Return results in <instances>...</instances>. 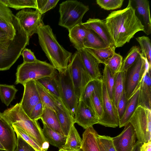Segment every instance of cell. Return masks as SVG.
Wrapping results in <instances>:
<instances>
[{
  "label": "cell",
  "instance_id": "obj_40",
  "mask_svg": "<svg viewBox=\"0 0 151 151\" xmlns=\"http://www.w3.org/2000/svg\"><path fill=\"white\" fill-rule=\"evenodd\" d=\"M122 59L121 55L115 52L104 63L109 68L112 76L116 75L119 72L122 65Z\"/></svg>",
  "mask_w": 151,
  "mask_h": 151
},
{
  "label": "cell",
  "instance_id": "obj_52",
  "mask_svg": "<svg viewBox=\"0 0 151 151\" xmlns=\"http://www.w3.org/2000/svg\"><path fill=\"white\" fill-rule=\"evenodd\" d=\"M142 144L139 143L137 140L135 145L131 151H140V147Z\"/></svg>",
  "mask_w": 151,
  "mask_h": 151
},
{
  "label": "cell",
  "instance_id": "obj_3",
  "mask_svg": "<svg viewBox=\"0 0 151 151\" xmlns=\"http://www.w3.org/2000/svg\"><path fill=\"white\" fill-rule=\"evenodd\" d=\"M2 114L10 124L15 125L28 133L47 151L49 143L43 134L42 129L37 121L31 119L26 114L20 103L5 110Z\"/></svg>",
  "mask_w": 151,
  "mask_h": 151
},
{
  "label": "cell",
  "instance_id": "obj_39",
  "mask_svg": "<svg viewBox=\"0 0 151 151\" xmlns=\"http://www.w3.org/2000/svg\"><path fill=\"white\" fill-rule=\"evenodd\" d=\"M101 82L102 78L100 80H92L90 81L86 86L81 98L80 100H82L93 108L91 100V95L93 91Z\"/></svg>",
  "mask_w": 151,
  "mask_h": 151
},
{
  "label": "cell",
  "instance_id": "obj_24",
  "mask_svg": "<svg viewBox=\"0 0 151 151\" xmlns=\"http://www.w3.org/2000/svg\"><path fill=\"white\" fill-rule=\"evenodd\" d=\"M42 122V132L49 143L59 149H62L65 144L67 136L55 131L45 123Z\"/></svg>",
  "mask_w": 151,
  "mask_h": 151
},
{
  "label": "cell",
  "instance_id": "obj_46",
  "mask_svg": "<svg viewBox=\"0 0 151 151\" xmlns=\"http://www.w3.org/2000/svg\"><path fill=\"white\" fill-rule=\"evenodd\" d=\"M97 137L106 151H116L113 143L112 137L99 134L97 135Z\"/></svg>",
  "mask_w": 151,
  "mask_h": 151
},
{
  "label": "cell",
  "instance_id": "obj_35",
  "mask_svg": "<svg viewBox=\"0 0 151 151\" xmlns=\"http://www.w3.org/2000/svg\"><path fill=\"white\" fill-rule=\"evenodd\" d=\"M17 91L14 85L0 84V98L2 102L8 106L14 99Z\"/></svg>",
  "mask_w": 151,
  "mask_h": 151
},
{
  "label": "cell",
  "instance_id": "obj_55",
  "mask_svg": "<svg viewBox=\"0 0 151 151\" xmlns=\"http://www.w3.org/2000/svg\"><path fill=\"white\" fill-rule=\"evenodd\" d=\"M66 151H82L81 149L73 150H65Z\"/></svg>",
  "mask_w": 151,
  "mask_h": 151
},
{
  "label": "cell",
  "instance_id": "obj_9",
  "mask_svg": "<svg viewBox=\"0 0 151 151\" xmlns=\"http://www.w3.org/2000/svg\"><path fill=\"white\" fill-rule=\"evenodd\" d=\"M57 78L61 100L74 117L79 99L76 95L68 67L63 71L58 72Z\"/></svg>",
  "mask_w": 151,
  "mask_h": 151
},
{
  "label": "cell",
  "instance_id": "obj_25",
  "mask_svg": "<svg viewBox=\"0 0 151 151\" xmlns=\"http://www.w3.org/2000/svg\"><path fill=\"white\" fill-rule=\"evenodd\" d=\"M139 87L128 100L124 113L119 120L120 128L124 127L129 123L131 117L139 106Z\"/></svg>",
  "mask_w": 151,
  "mask_h": 151
},
{
  "label": "cell",
  "instance_id": "obj_14",
  "mask_svg": "<svg viewBox=\"0 0 151 151\" xmlns=\"http://www.w3.org/2000/svg\"><path fill=\"white\" fill-rule=\"evenodd\" d=\"M124 127L119 134L112 137L116 151H131L137 141L136 134L132 124L129 122Z\"/></svg>",
  "mask_w": 151,
  "mask_h": 151
},
{
  "label": "cell",
  "instance_id": "obj_26",
  "mask_svg": "<svg viewBox=\"0 0 151 151\" xmlns=\"http://www.w3.org/2000/svg\"><path fill=\"white\" fill-rule=\"evenodd\" d=\"M35 81L41 101L44 107L50 109L55 112L57 101L60 99L55 96L37 81Z\"/></svg>",
  "mask_w": 151,
  "mask_h": 151
},
{
  "label": "cell",
  "instance_id": "obj_27",
  "mask_svg": "<svg viewBox=\"0 0 151 151\" xmlns=\"http://www.w3.org/2000/svg\"><path fill=\"white\" fill-rule=\"evenodd\" d=\"M40 119L42 122L45 123L51 129L64 134L58 118L54 111L48 108L44 107L43 113Z\"/></svg>",
  "mask_w": 151,
  "mask_h": 151
},
{
  "label": "cell",
  "instance_id": "obj_32",
  "mask_svg": "<svg viewBox=\"0 0 151 151\" xmlns=\"http://www.w3.org/2000/svg\"><path fill=\"white\" fill-rule=\"evenodd\" d=\"M57 73L58 71L52 76L43 78L37 81L55 96L61 100Z\"/></svg>",
  "mask_w": 151,
  "mask_h": 151
},
{
  "label": "cell",
  "instance_id": "obj_6",
  "mask_svg": "<svg viewBox=\"0 0 151 151\" xmlns=\"http://www.w3.org/2000/svg\"><path fill=\"white\" fill-rule=\"evenodd\" d=\"M89 7L76 0H69L59 5L60 17L58 25L69 31L82 23V19Z\"/></svg>",
  "mask_w": 151,
  "mask_h": 151
},
{
  "label": "cell",
  "instance_id": "obj_29",
  "mask_svg": "<svg viewBox=\"0 0 151 151\" xmlns=\"http://www.w3.org/2000/svg\"><path fill=\"white\" fill-rule=\"evenodd\" d=\"M100 63L104 64L111 58L115 52L116 47L114 45L106 47L100 49L85 48Z\"/></svg>",
  "mask_w": 151,
  "mask_h": 151
},
{
  "label": "cell",
  "instance_id": "obj_42",
  "mask_svg": "<svg viewBox=\"0 0 151 151\" xmlns=\"http://www.w3.org/2000/svg\"><path fill=\"white\" fill-rule=\"evenodd\" d=\"M96 3L101 8L107 10H112L120 8L123 0H97Z\"/></svg>",
  "mask_w": 151,
  "mask_h": 151
},
{
  "label": "cell",
  "instance_id": "obj_10",
  "mask_svg": "<svg viewBox=\"0 0 151 151\" xmlns=\"http://www.w3.org/2000/svg\"><path fill=\"white\" fill-rule=\"evenodd\" d=\"M137 141L143 144L151 141V111L139 106L129 120Z\"/></svg>",
  "mask_w": 151,
  "mask_h": 151
},
{
  "label": "cell",
  "instance_id": "obj_33",
  "mask_svg": "<svg viewBox=\"0 0 151 151\" xmlns=\"http://www.w3.org/2000/svg\"><path fill=\"white\" fill-rule=\"evenodd\" d=\"M102 82L93 91L91 98V105L99 119L103 114Z\"/></svg>",
  "mask_w": 151,
  "mask_h": 151
},
{
  "label": "cell",
  "instance_id": "obj_36",
  "mask_svg": "<svg viewBox=\"0 0 151 151\" xmlns=\"http://www.w3.org/2000/svg\"><path fill=\"white\" fill-rule=\"evenodd\" d=\"M141 53L140 48L136 46H133L122 61L119 72L126 71L136 62Z\"/></svg>",
  "mask_w": 151,
  "mask_h": 151
},
{
  "label": "cell",
  "instance_id": "obj_18",
  "mask_svg": "<svg viewBox=\"0 0 151 151\" xmlns=\"http://www.w3.org/2000/svg\"><path fill=\"white\" fill-rule=\"evenodd\" d=\"M78 51L83 65L92 80H101L102 75L99 69V62L84 48Z\"/></svg>",
  "mask_w": 151,
  "mask_h": 151
},
{
  "label": "cell",
  "instance_id": "obj_43",
  "mask_svg": "<svg viewBox=\"0 0 151 151\" xmlns=\"http://www.w3.org/2000/svg\"><path fill=\"white\" fill-rule=\"evenodd\" d=\"M59 0H36L37 9L42 15L56 6Z\"/></svg>",
  "mask_w": 151,
  "mask_h": 151
},
{
  "label": "cell",
  "instance_id": "obj_4",
  "mask_svg": "<svg viewBox=\"0 0 151 151\" xmlns=\"http://www.w3.org/2000/svg\"><path fill=\"white\" fill-rule=\"evenodd\" d=\"M29 39L17 19L13 37L0 43V70L9 69L29 44Z\"/></svg>",
  "mask_w": 151,
  "mask_h": 151
},
{
  "label": "cell",
  "instance_id": "obj_19",
  "mask_svg": "<svg viewBox=\"0 0 151 151\" xmlns=\"http://www.w3.org/2000/svg\"><path fill=\"white\" fill-rule=\"evenodd\" d=\"M55 112L63 133L65 135L67 136L71 128L75 123L74 117L60 99L58 100L56 102Z\"/></svg>",
  "mask_w": 151,
  "mask_h": 151
},
{
  "label": "cell",
  "instance_id": "obj_23",
  "mask_svg": "<svg viewBox=\"0 0 151 151\" xmlns=\"http://www.w3.org/2000/svg\"><path fill=\"white\" fill-rule=\"evenodd\" d=\"M87 31L88 29L83 24L82 22L68 31L70 41L77 51L84 48V41Z\"/></svg>",
  "mask_w": 151,
  "mask_h": 151
},
{
  "label": "cell",
  "instance_id": "obj_51",
  "mask_svg": "<svg viewBox=\"0 0 151 151\" xmlns=\"http://www.w3.org/2000/svg\"><path fill=\"white\" fill-rule=\"evenodd\" d=\"M140 151H151V141L142 144L140 147Z\"/></svg>",
  "mask_w": 151,
  "mask_h": 151
},
{
  "label": "cell",
  "instance_id": "obj_5",
  "mask_svg": "<svg viewBox=\"0 0 151 151\" xmlns=\"http://www.w3.org/2000/svg\"><path fill=\"white\" fill-rule=\"evenodd\" d=\"M57 72L50 64L38 60L31 63H23L18 66L16 73L15 84L23 85L30 81H36L51 76Z\"/></svg>",
  "mask_w": 151,
  "mask_h": 151
},
{
  "label": "cell",
  "instance_id": "obj_41",
  "mask_svg": "<svg viewBox=\"0 0 151 151\" xmlns=\"http://www.w3.org/2000/svg\"><path fill=\"white\" fill-rule=\"evenodd\" d=\"M116 75L112 76L108 67L105 65L102 76L104 79L109 97L114 101L113 94Z\"/></svg>",
  "mask_w": 151,
  "mask_h": 151
},
{
  "label": "cell",
  "instance_id": "obj_15",
  "mask_svg": "<svg viewBox=\"0 0 151 151\" xmlns=\"http://www.w3.org/2000/svg\"><path fill=\"white\" fill-rule=\"evenodd\" d=\"M22 85L24 88V92L20 103L22 109L29 117L34 107L41 101L35 81H28Z\"/></svg>",
  "mask_w": 151,
  "mask_h": 151
},
{
  "label": "cell",
  "instance_id": "obj_7",
  "mask_svg": "<svg viewBox=\"0 0 151 151\" xmlns=\"http://www.w3.org/2000/svg\"><path fill=\"white\" fill-rule=\"evenodd\" d=\"M151 68L141 53L126 71L124 91L128 100L139 88L147 70Z\"/></svg>",
  "mask_w": 151,
  "mask_h": 151
},
{
  "label": "cell",
  "instance_id": "obj_12",
  "mask_svg": "<svg viewBox=\"0 0 151 151\" xmlns=\"http://www.w3.org/2000/svg\"><path fill=\"white\" fill-rule=\"evenodd\" d=\"M15 16L29 38L34 34L37 33L38 27L43 23L42 15L37 9H23L18 12Z\"/></svg>",
  "mask_w": 151,
  "mask_h": 151
},
{
  "label": "cell",
  "instance_id": "obj_31",
  "mask_svg": "<svg viewBox=\"0 0 151 151\" xmlns=\"http://www.w3.org/2000/svg\"><path fill=\"white\" fill-rule=\"evenodd\" d=\"M126 71L119 72L116 75L114 87L113 101L117 108L119 101L124 91Z\"/></svg>",
  "mask_w": 151,
  "mask_h": 151
},
{
  "label": "cell",
  "instance_id": "obj_28",
  "mask_svg": "<svg viewBox=\"0 0 151 151\" xmlns=\"http://www.w3.org/2000/svg\"><path fill=\"white\" fill-rule=\"evenodd\" d=\"M82 143V139L74 125L71 128L65 144L62 149L65 150L81 149Z\"/></svg>",
  "mask_w": 151,
  "mask_h": 151
},
{
  "label": "cell",
  "instance_id": "obj_20",
  "mask_svg": "<svg viewBox=\"0 0 151 151\" xmlns=\"http://www.w3.org/2000/svg\"><path fill=\"white\" fill-rule=\"evenodd\" d=\"M151 68L146 71L139 86V106L146 109L151 108Z\"/></svg>",
  "mask_w": 151,
  "mask_h": 151
},
{
  "label": "cell",
  "instance_id": "obj_1",
  "mask_svg": "<svg viewBox=\"0 0 151 151\" xmlns=\"http://www.w3.org/2000/svg\"><path fill=\"white\" fill-rule=\"evenodd\" d=\"M104 21L116 48L129 42L136 33L144 29L135 15L131 0L126 8L112 12Z\"/></svg>",
  "mask_w": 151,
  "mask_h": 151
},
{
  "label": "cell",
  "instance_id": "obj_48",
  "mask_svg": "<svg viewBox=\"0 0 151 151\" xmlns=\"http://www.w3.org/2000/svg\"><path fill=\"white\" fill-rule=\"evenodd\" d=\"M127 101L124 91L119 101L117 107L119 120L121 119L124 113Z\"/></svg>",
  "mask_w": 151,
  "mask_h": 151
},
{
  "label": "cell",
  "instance_id": "obj_34",
  "mask_svg": "<svg viewBox=\"0 0 151 151\" xmlns=\"http://www.w3.org/2000/svg\"><path fill=\"white\" fill-rule=\"evenodd\" d=\"M0 1L8 7L16 10L25 8L37 9L36 0H0Z\"/></svg>",
  "mask_w": 151,
  "mask_h": 151
},
{
  "label": "cell",
  "instance_id": "obj_38",
  "mask_svg": "<svg viewBox=\"0 0 151 151\" xmlns=\"http://www.w3.org/2000/svg\"><path fill=\"white\" fill-rule=\"evenodd\" d=\"M12 125L16 134L20 135L36 151H46L41 147L37 142L28 133L15 125Z\"/></svg>",
  "mask_w": 151,
  "mask_h": 151
},
{
  "label": "cell",
  "instance_id": "obj_22",
  "mask_svg": "<svg viewBox=\"0 0 151 151\" xmlns=\"http://www.w3.org/2000/svg\"><path fill=\"white\" fill-rule=\"evenodd\" d=\"M98 133L93 127L85 129L83 134L82 151H101L97 141Z\"/></svg>",
  "mask_w": 151,
  "mask_h": 151
},
{
  "label": "cell",
  "instance_id": "obj_53",
  "mask_svg": "<svg viewBox=\"0 0 151 151\" xmlns=\"http://www.w3.org/2000/svg\"><path fill=\"white\" fill-rule=\"evenodd\" d=\"M97 141L101 151H106L102 143L97 137Z\"/></svg>",
  "mask_w": 151,
  "mask_h": 151
},
{
  "label": "cell",
  "instance_id": "obj_2",
  "mask_svg": "<svg viewBox=\"0 0 151 151\" xmlns=\"http://www.w3.org/2000/svg\"><path fill=\"white\" fill-rule=\"evenodd\" d=\"M37 34L39 44L51 64L58 72L66 69L72 53L59 44L50 26L43 23L38 27Z\"/></svg>",
  "mask_w": 151,
  "mask_h": 151
},
{
  "label": "cell",
  "instance_id": "obj_30",
  "mask_svg": "<svg viewBox=\"0 0 151 151\" xmlns=\"http://www.w3.org/2000/svg\"><path fill=\"white\" fill-rule=\"evenodd\" d=\"M97 34L92 30L88 29L83 42L84 48L100 49L109 46Z\"/></svg>",
  "mask_w": 151,
  "mask_h": 151
},
{
  "label": "cell",
  "instance_id": "obj_21",
  "mask_svg": "<svg viewBox=\"0 0 151 151\" xmlns=\"http://www.w3.org/2000/svg\"><path fill=\"white\" fill-rule=\"evenodd\" d=\"M82 24L87 29L95 32L109 45H114L104 21L99 19L89 18Z\"/></svg>",
  "mask_w": 151,
  "mask_h": 151
},
{
  "label": "cell",
  "instance_id": "obj_50",
  "mask_svg": "<svg viewBox=\"0 0 151 151\" xmlns=\"http://www.w3.org/2000/svg\"><path fill=\"white\" fill-rule=\"evenodd\" d=\"M14 33L13 35H10L0 28V43H4L8 41L13 37Z\"/></svg>",
  "mask_w": 151,
  "mask_h": 151
},
{
  "label": "cell",
  "instance_id": "obj_44",
  "mask_svg": "<svg viewBox=\"0 0 151 151\" xmlns=\"http://www.w3.org/2000/svg\"><path fill=\"white\" fill-rule=\"evenodd\" d=\"M15 17L9 8L0 1V19L9 24H12Z\"/></svg>",
  "mask_w": 151,
  "mask_h": 151
},
{
  "label": "cell",
  "instance_id": "obj_56",
  "mask_svg": "<svg viewBox=\"0 0 151 151\" xmlns=\"http://www.w3.org/2000/svg\"><path fill=\"white\" fill-rule=\"evenodd\" d=\"M59 151H66L65 150H63L62 149H59Z\"/></svg>",
  "mask_w": 151,
  "mask_h": 151
},
{
  "label": "cell",
  "instance_id": "obj_45",
  "mask_svg": "<svg viewBox=\"0 0 151 151\" xmlns=\"http://www.w3.org/2000/svg\"><path fill=\"white\" fill-rule=\"evenodd\" d=\"M17 135V144L15 151H36L20 135Z\"/></svg>",
  "mask_w": 151,
  "mask_h": 151
},
{
  "label": "cell",
  "instance_id": "obj_8",
  "mask_svg": "<svg viewBox=\"0 0 151 151\" xmlns=\"http://www.w3.org/2000/svg\"><path fill=\"white\" fill-rule=\"evenodd\" d=\"M68 67L76 95L79 100L86 86L92 79L85 68L78 51L72 55Z\"/></svg>",
  "mask_w": 151,
  "mask_h": 151
},
{
  "label": "cell",
  "instance_id": "obj_54",
  "mask_svg": "<svg viewBox=\"0 0 151 151\" xmlns=\"http://www.w3.org/2000/svg\"><path fill=\"white\" fill-rule=\"evenodd\" d=\"M0 150H5V149L3 147V146L0 143Z\"/></svg>",
  "mask_w": 151,
  "mask_h": 151
},
{
  "label": "cell",
  "instance_id": "obj_11",
  "mask_svg": "<svg viewBox=\"0 0 151 151\" xmlns=\"http://www.w3.org/2000/svg\"><path fill=\"white\" fill-rule=\"evenodd\" d=\"M102 79L103 114L98 124L105 127L116 128L119 126V124L117 108L109 97L103 76Z\"/></svg>",
  "mask_w": 151,
  "mask_h": 151
},
{
  "label": "cell",
  "instance_id": "obj_37",
  "mask_svg": "<svg viewBox=\"0 0 151 151\" xmlns=\"http://www.w3.org/2000/svg\"><path fill=\"white\" fill-rule=\"evenodd\" d=\"M136 39L140 44L142 55L151 67V44L150 39L147 37L143 36L138 37Z\"/></svg>",
  "mask_w": 151,
  "mask_h": 151
},
{
  "label": "cell",
  "instance_id": "obj_47",
  "mask_svg": "<svg viewBox=\"0 0 151 151\" xmlns=\"http://www.w3.org/2000/svg\"><path fill=\"white\" fill-rule=\"evenodd\" d=\"M44 108L42 103L40 101L34 107L29 117L32 120L37 121L40 119L43 113Z\"/></svg>",
  "mask_w": 151,
  "mask_h": 151
},
{
  "label": "cell",
  "instance_id": "obj_16",
  "mask_svg": "<svg viewBox=\"0 0 151 151\" xmlns=\"http://www.w3.org/2000/svg\"><path fill=\"white\" fill-rule=\"evenodd\" d=\"M0 143L5 151H14L17 144V139L13 127L0 112Z\"/></svg>",
  "mask_w": 151,
  "mask_h": 151
},
{
  "label": "cell",
  "instance_id": "obj_49",
  "mask_svg": "<svg viewBox=\"0 0 151 151\" xmlns=\"http://www.w3.org/2000/svg\"><path fill=\"white\" fill-rule=\"evenodd\" d=\"M21 55L23 58L24 63H31L38 60L34 53L30 49L25 48L22 51Z\"/></svg>",
  "mask_w": 151,
  "mask_h": 151
},
{
  "label": "cell",
  "instance_id": "obj_13",
  "mask_svg": "<svg viewBox=\"0 0 151 151\" xmlns=\"http://www.w3.org/2000/svg\"><path fill=\"white\" fill-rule=\"evenodd\" d=\"M75 123L85 129L98 124L99 118L91 107L79 100L74 115Z\"/></svg>",
  "mask_w": 151,
  "mask_h": 151
},
{
  "label": "cell",
  "instance_id": "obj_17",
  "mask_svg": "<svg viewBox=\"0 0 151 151\" xmlns=\"http://www.w3.org/2000/svg\"><path fill=\"white\" fill-rule=\"evenodd\" d=\"M135 14L144 27L143 32L147 35L151 33V21L149 1L147 0H131Z\"/></svg>",
  "mask_w": 151,
  "mask_h": 151
}]
</instances>
